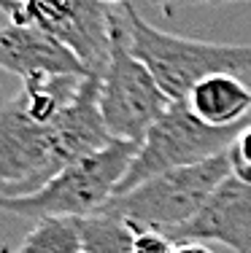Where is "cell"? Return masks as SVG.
<instances>
[{
  "instance_id": "cell-1",
  "label": "cell",
  "mask_w": 251,
  "mask_h": 253,
  "mask_svg": "<svg viewBox=\"0 0 251 253\" xmlns=\"http://www.w3.org/2000/svg\"><path fill=\"white\" fill-rule=\"evenodd\" d=\"M113 140L100 113V73L84 76L79 94L51 122L33 119L19 100L0 111V186L3 197L44 189L59 170Z\"/></svg>"
},
{
  "instance_id": "cell-2",
  "label": "cell",
  "mask_w": 251,
  "mask_h": 253,
  "mask_svg": "<svg viewBox=\"0 0 251 253\" xmlns=\"http://www.w3.org/2000/svg\"><path fill=\"white\" fill-rule=\"evenodd\" d=\"M122 16L127 22L133 54L151 70V76L173 102L187 100L189 92L208 76H238L243 70H251V46L211 43V41L165 33L143 19L133 5H122Z\"/></svg>"
},
{
  "instance_id": "cell-3",
  "label": "cell",
  "mask_w": 251,
  "mask_h": 253,
  "mask_svg": "<svg viewBox=\"0 0 251 253\" xmlns=\"http://www.w3.org/2000/svg\"><path fill=\"white\" fill-rule=\"evenodd\" d=\"M141 143L113 140L59 170L44 189L25 197H0L3 210L22 218H84L103 210L127 175Z\"/></svg>"
},
{
  "instance_id": "cell-4",
  "label": "cell",
  "mask_w": 251,
  "mask_h": 253,
  "mask_svg": "<svg viewBox=\"0 0 251 253\" xmlns=\"http://www.w3.org/2000/svg\"><path fill=\"white\" fill-rule=\"evenodd\" d=\"M230 175V151H224L197 165L154 175L124 194H113L103 210L122 215L135 229L173 234L195 218L197 210L208 202V197Z\"/></svg>"
},
{
  "instance_id": "cell-5",
  "label": "cell",
  "mask_w": 251,
  "mask_h": 253,
  "mask_svg": "<svg viewBox=\"0 0 251 253\" xmlns=\"http://www.w3.org/2000/svg\"><path fill=\"white\" fill-rule=\"evenodd\" d=\"M170 102L151 70L133 54L124 16L111 11V54L100 73V113L111 137L143 143Z\"/></svg>"
},
{
  "instance_id": "cell-6",
  "label": "cell",
  "mask_w": 251,
  "mask_h": 253,
  "mask_svg": "<svg viewBox=\"0 0 251 253\" xmlns=\"http://www.w3.org/2000/svg\"><path fill=\"white\" fill-rule=\"evenodd\" d=\"M243 126L246 124L224 126V129L208 126L189 111L187 100L170 102V108L162 113V119L149 129L146 140L141 143L138 154H135L127 175L119 183L116 194H124V191L146 183L154 175H162L167 170L189 167L230 151V146L235 143V137L241 135Z\"/></svg>"
},
{
  "instance_id": "cell-7",
  "label": "cell",
  "mask_w": 251,
  "mask_h": 253,
  "mask_svg": "<svg viewBox=\"0 0 251 253\" xmlns=\"http://www.w3.org/2000/svg\"><path fill=\"white\" fill-rule=\"evenodd\" d=\"M167 237L173 243H222L232 253H251V186L230 175L189 224Z\"/></svg>"
},
{
  "instance_id": "cell-8",
  "label": "cell",
  "mask_w": 251,
  "mask_h": 253,
  "mask_svg": "<svg viewBox=\"0 0 251 253\" xmlns=\"http://www.w3.org/2000/svg\"><path fill=\"white\" fill-rule=\"evenodd\" d=\"M0 65L25 81L33 76H89L81 57L41 25H11L0 33Z\"/></svg>"
},
{
  "instance_id": "cell-9",
  "label": "cell",
  "mask_w": 251,
  "mask_h": 253,
  "mask_svg": "<svg viewBox=\"0 0 251 253\" xmlns=\"http://www.w3.org/2000/svg\"><path fill=\"white\" fill-rule=\"evenodd\" d=\"M187 105L208 126H241L251 111V89L235 73H216L189 92Z\"/></svg>"
},
{
  "instance_id": "cell-10",
  "label": "cell",
  "mask_w": 251,
  "mask_h": 253,
  "mask_svg": "<svg viewBox=\"0 0 251 253\" xmlns=\"http://www.w3.org/2000/svg\"><path fill=\"white\" fill-rule=\"evenodd\" d=\"M81 253H133L138 229L122 215L98 210L79 218Z\"/></svg>"
},
{
  "instance_id": "cell-11",
  "label": "cell",
  "mask_w": 251,
  "mask_h": 253,
  "mask_svg": "<svg viewBox=\"0 0 251 253\" xmlns=\"http://www.w3.org/2000/svg\"><path fill=\"white\" fill-rule=\"evenodd\" d=\"M16 253H81L79 218H38Z\"/></svg>"
},
{
  "instance_id": "cell-12",
  "label": "cell",
  "mask_w": 251,
  "mask_h": 253,
  "mask_svg": "<svg viewBox=\"0 0 251 253\" xmlns=\"http://www.w3.org/2000/svg\"><path fill=\"white\" fill-rule=\"evenodd\" d=\"M230 165H232V175L251 186V124L243 126L235 143L230 146Z\"/></svg>"
},
{
  "instance_id": "cell-13",
  "label": "cell",
  "mask_w": 251,
  "mask_h": 253,
  "mask_svg": "<svg viewBox=\"0 0 251 253\" xmlns=\"http://www.w3.org/2000/svg\"><path fill=\"white\" fill-rule=\"evenodd\" d=\"M133 253H176V243H173L165 232L138 229V237H135Z\"/></svg>"
},
{
  "instance_id": "cell-14",
  "label": "cell",
  "mask_w": 251,
  "mask_h": 253,
  "mask_svg": "<svg viewBox=\"0 0 251 253\" xmlns=\"http://www.w3.org/2000/svg\"><path fill=\"white\" fill-rule=\"evenodd\" d=\"M181 5H230V3H251V0H173Z\"/></svg>"
},
{
  "instance_id": "cell-15",
  "label": "cell",
  "mask_w": 251,
  "mask_h": 253,
  "mask_svg": "<svg viewBox=\"0 0 251 253\" xmlns=\"http://www.w3.org/2000/svg\"><path fill=\"white\" fill-rule=\"evenodd\" d=\"M176 253H211L202 243H176Z\"/></svg>"
},
{
  "instance_id": "cell-16",
  "label": "cell",
  "mask_w": 251,
  "mask_h": 253,
  "mask_svg": "<svg viewBox=\"0 0 251 253\" xmlns=\"http://www.w3.org/2000/svg\"><path fill=\"white\" fill-rule=\"evenodd\" d=\"M98 3H103V5H113V3H124V0H98Z\"/></svg>"
}]
</instances>
